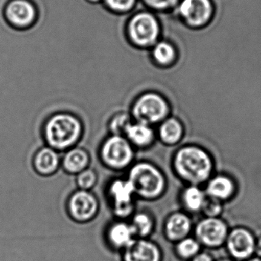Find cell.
Returning a JSON list of instances; mask_svg holds the SVG:
<instances>
[{"mask_svg":"<svg viewBox=\"0 0 261 261\" xmlns=\"http://www.w3.org/2000/svg\"><path fill=\"white\" fill-rule=\"evenodd\" d=\"M42 134L46 146L58 152L67 151L81 141L84 125L73 113L59 112L46 119Z\"/></svg>","mask_w":261,"mask_h":261,"instance_id":"6da1fadb","label":"cell"},{"mask_svg":"<svg viewBox=\"0 0 261 261\" xmlns=\"http://www.w3.org/2000/svg\"><path fill=\"white\" fill-rule=\"evenodd\" d=\"M162 24L157 14L148 9L134 11L124 25L127 42L139 50H150L162 38Z\"/></svg>","mask_w":261,"mask_h":261,"instance_id":"7a4b0ae2","label":"cell"},{"mask_svg":"<svg viewBox=\"0 0 261 261\" xmlns=\"http://www.w3.org/2000/svg\"><path fill=\"white\" fill-rule=\"evenodd\" d=\"M126 178L131 182L136 196L144 199H156L165 187L161 172L153 164L144 161L132 164Z\"/></svg>","mask_w":261,"mask_h":261,"instance_id":"3957f363","label":"cell"},{"mask_svg":"<svg viewBox=\"0 0 261 261\" xmlns=\"http://www.w3.org/2000/svg\"><path fill=\"white\" fill-rule=\"evenodd\" d=\"M175 166L179 174L185 180L199 184L208 179L212 164L208 155L196 147H185L178 152Z\"/></svg>","mask_w":261,"mask_h":261,"instance_id":"277c9868","label":"cell"},{"mask_svg":"<svg viewBox=\"0 0 261 261\" xmlns=\"http://www.w3.org/2000/svg\"><path fill=\"white\" fill-rule=\"evenodd\" d=\"M173 13L187 29L202 30L216 18V3L214 0H180Z\"/></svg>","mask_w":261,"mask_h":261,"instance_id":"5b68a950","label":"cell"},{"mask_svg":"<svg viewBox=\"0 0 261 261\" xmlns=\"http://www.w3.org/2000/svg\"><path fill=\"white\" fill-rule=\"evenodd\" d=\"M99 156L102 164L110 170L130 168L134 160V147L122 135H110L101 144Z\"/></svg>","mask_w":261,"mask_h":261,"instance_id":"8992f818","label":"cell"},{"mask_svg":"<svg viewBox=\"0 0 261 261\" xmlns=\"http://www.w3.org/2000/svg\"><path fill=\"white\" fill-rule=\"evenodd\" d=\"M168 111V105L162 96L147 93L136 98L132 104L130 114L136 122L151 126L165 119Z\"/></svg>","mask_w":261,"mask_h":261,"instance_id":"52a82bcc","label":"cell"},{"mask_svg":"<svg viewBox=\"0 0 261 261\" xmlns=\"http://www.w3.org/2000/svg\"><path fill=\"white\" fill-rule=\"evenodd\" d=\"M5 21L16 30H27L36 24L38 7L32 0H8L3 9Z\"/></svg>","mask_w":261,"mask_h":261,"instance_id":"ba28073f","label":"cell"},{"mask_svg":"<svg viewBox=\"0 0 261 261\" xmlns=\"http://www.w3.org/2000/svg\"><path fill=\"white\" fill-rule=\"evenodd\" d=\"M107 194L116 216L126 218L133 214L136 194L127 178L113 179L107 187Z\"/></svg>","mask_w":261,"mask_h":261,"instance_id":"9c48e42d","label":"cell"},{"mask_svg":"<svg viewBox=\"0 0 261 261\" xmlns=\"http://www.w3.org/2000/svg\"><path fill=\"white\" fill-rule=\"evenodd\" d=\"M67 212L74 220L87 222L94 219L99 211L98 198L91 191L78 190L67 200Z\"/></svg>","mask_w":261,"mask_h":261,"instance_id":"30bf717a","label":"cell"},{"mask_svg":"<svg viewBox=\"0 0 261 261\" xmlns=\"http://www.w3.org/2000/svg\"><path fill=\"white\" fill-rule=\"evenodd\" d=\"M196 233L201 243L211 248L221 246L228 236L225 222L216 218H208L199 222Z\"/></svg>","mask_w":261,"mask_h":261,"instance_id":"8fae6325","label":"cell"},{"mask_svg":"<svg viewBox=\"0 0 261 261\" xmlns=\"http://www.w3.org/2000/svg\"><path fill=\"white\" fill-rule=\"evenodd\" d=\"M227 247L233 257L237 260H247L255 252L256 242L248 230L237 228L227 238Z\"/></svg>","mask_w":261,"mask_h":261,"instance_id":"7c38bea8","label":"cell"},{"mask_svg":"<svg viewBox=\"0 0 261 261\" xmlns=\"http://www.w3.org/2000/svg\"><path fill=\"white\" fill-rule=\"evenodd\" d=\"M34 170L40 176H50L61 167V158L58 151L49 146L37 150L32 159Z\"/></svg>","mask_w":261,"mask_h":261,"instance_id":"4fadbf2b","label":"cell"},{"mask_svg":"<svg viewBox=\"0 0 261 261\" xmlns=\"http://www.w3.org/2000/svg\"><path fill=\"white\" fill-rule=\"evenodd\" d=\"M124 261H161V253L153 242L144 239H136L126 248Z\"/></svg>","mask_w":261,"mask_h":261,"instance_id":"5bb4252c","label":"cell"},{"mask_svg":"<svg viewBox=\"0 0 261 261\" xmlns=\"http://www.w3.org/2000/svg\"><path fill=\"white\" fill-rule=\"evenodd\" d=\"M90 156L83 147H75L67 150L61 158V167L68 174L77 175L90 166Z\"/></svg>","mask_w":261,"mask_h":261,"instance_id":"9a60e30c","label":"cell"},{"mask_svg":"<svg viewBox=\"0 0 261 261\" xmlns=\"http://www.w3.org/2000/svg\"><path fill=\"white\" fill-rule=\"evenodd\" d=\"M136 233L131 224L117 222L112 224L107 231V238L110 245L118 249L128 248L135 240Z\"/></svg>","mask_w":261,"mask_h":261,"instance_id":"2e32d148","label":"cell"},{"mask_svg":"<svg viewBox=\"0 0 261 261\" xmlns=\"http://www.w3.org/2000/svg\"><path fill=\"white\" fill-rule=\"evenodd\" d=\"M124 136L133 147L144 148L153 142L154 132L150 125L133 120L127 126Z\"/></svg>","mask_w":261,"mask_h":261,"instance_id":"e0dca14e","label":"cell"},{"mask_svg":"<svg viewBox=\"0 0 261 261\" xmlns=\"http://www.w3.org/2000/svg\"><path fill=\"white\" fill-rule=\"evenodd\" d=\"M150 57L157 65L170 66L177 59L176 46L165 38L159 40L150 50Z\"/></svg>","mask_w":261,"mask_h":261,"instance_id":"ac0fdd59","label":"cell"},{"mask_svg":"<svg viewBox=\"0 0 261 261\" xmlns=\"http://www.w3.org/2000/svg\"><path fill=\"white\" fill-rule=\"evenodd\" d=\"M191 221L188 216L181 213L173 215L165 225V232L169 239L181 241L185 239L191 231Z\"/></svg>","mask_w":261,"mask_h":261,"instance_id":"d6986e66","label":"cell"},{"mask_svg":"<svg viewBox=\"0 0 261 261\" xmlns=\"http://www.w3.org/2000/svg\"><path fill=\"white\" fill-rule=\"evenodd\" d=\"M234 190L232 182L228 178L218 176L210 182L208 193L213 199H228Z\"/></svg>","mask_w":261,"mask_h":261,"instance_id":"ffe728a7","label":"cell"},{"mask_svg":"<svg viewBox=\"0 0 261 261\" xmlns=\"http://www.w3.org/2000/svg\"><path fill=\"white\" fill-rule=\"evenodd\" d=\"M139 0H104L102 4L110 13L116 15H130L136 11Z\"/></svg>","mask_w":261,"mask_h":261,"instance_id":"44dd1931","label":"cell"},{"mask_svg":"<svg viewBox=\"0 0 261 261\" xmlns=\"http://www.w3.org/2000/svg\"><path fill=\"white\" fill-rule=\"evenodd\" d=\"M182 128L180 123L173 119L165 121L159 128L161 139L167 144H173L180 139Z\"/></svg>","mask_w":261,"mask_h":261,"instance_id":"7402d4cb","label":"cell"},{"mask_svg":"<svg viewBox=\"0 0 261 261\" xmlns=\"http://www.w3.org/2000/svg\"><path fill=\"white\" fill-rule=\"evenodd\" d=\"M132 226L136 233V237H147L153 231V222L152 218L147 213H136L132 218Z\"/></svg>","mask_w":261,"mask_h":261,"instance_id":"603a6c76","label":"cell"},{"mask_svg":"<svg viewBox=\"0 0 261 261\" xmlns=\"http://www.w3.org/2000/svg\"><path fill=\"white\" fill-rule=\"evenodd\" d=\"M180 0H139L145 9L156 14L173 13Z\"/></svg>","mask_w":261,"mask_h":261,"instance_id":"cb8c5ba5","label":"cell"},{"mask_svg":"<svg viewBox=\"0 0 261 261\" xmlns=\"http://www.w3.org/2000/svg\"><path fill=\"white\" fill-rule=\"evenodd\" d=\"M205 201L203 193L197 187H190L184 193V202L191 211L196 212L202 210Z\"/></svg>","mask_w":261,"mask_h":261,"instance_id":"d4e9b609","label":"cell"},{"mask_svg":"<svg viewBox=\"0 0 261 261\" xmlns=\"http://www.w3.org/2000/svg\"><path fill=\"white\" fill-rule=\"evenodd\" d=\"M131 115L127 113H119L110 119L108 123V128L110 135H122L124 136V132L127 126L133 122Z\"/></svg>","mask_w":261,"mask_h":261,"instance_id":"484cf974","label":"cell"},{"mask_svg":"<svg viewBox=\"0 0 261 261\" xmlns=\"http://www.w3.org/2000/svg\"><path fill=\"white\" fill-rule=\"evenodd\" d=\"M199 250L200 245L199 242L191 238H185L179 241L176 247L178 254L184 259L193 258L199 254Z\"/></svg>","mask_w":261,"mask_h":261,"instance_id":"4316f807","label":"cell"},{"mask_svg":"<svg viewBox=\"0 0 261 261\" xmlns=\"http://www.w3.org/2000/svg\"><path fill=\"white\" fill-rule=\"evenodd\" d=\"M98 180V173L90 167L76 175V184L78 190L90 191L97 185Z\"/></svg>","mask_w":261,"mask_h":261,"instance_id":"83f0119b","label":"cell"},{"mask_svg":"<svg viewBox=\"0 0 261 261\" xmlns=\"http://www.w3.org/2000/svg\"><path fill=\"white\" fill-rule=\"evenodd\" d=\"M202 208L205 211V214L209 216V218H215V216H217L221 211L220 205L215 201V199L212 200L205 201V205Z\"/></svg>","mask_w":261,"mask_h":261,"instance_id":"f1b7e54d","label":"cell"},{"mask_svg":"<svg viewBox=\"0 0 261 261\" xmlns=\"http://www.w3.org/2000/svg\"><path fill=\"white\" fill-rule=\"evenodd\" d=\"M193 261H213V260L209 254H206V253H201L193 257Z\"/></svg>","mask_w":261,"mask_h":261,"instance_id":"f546056e","label":"cell"},{"mask_svg":"<svg viewBox=\"0 0 261 261\" xmlns=\"http://www.w3.org/2000/svg\"><path fill=\"white\" fill-rule=\"evenodd\" d=\"M255 252L257 253V255L261 257V236L259 238L258 241L256 242Z\"/></svg>","mask_w":261,"mask_h":261,"instance_id":"4dcf8cb0","label":"cell"},{"mask_svg":"<svg viewBox=\"0 0 261 261\" xmlns=\"http://www.w3.org/2000/svg\"><path fill=\"white\" fill-rule=\"evenodd\" d=\"M85 1L90 4H99V3H102L104 0H85Z\"/></svg>","mask_w":261,"mask_h":261,"instance_id":"1f68e13d","label":"cell"},{"mask_svg":"<svg viewBox=\"0 0 261 261\" xmlns=\"http://www.w3.org/2000/svg\"><path fill=\"white\" fill-rule=\"evenodd\" d=\"M248 261H261L260 260V259H258V258H254V259H251V260H249Z\"/></svg>","mask_w":261,"mask_h":261,"instance_id":"d6a6232c","label":"cell"},{"mask_svg":"<svg viewBox=\"0 0 261 261\" xmlns=\"http://www.w3.org/2000/svg\"><path fill=\"white\" fill-rule=\"evenodd\" d=\"M221 261H230V260H221Z\"/></svg>","mask_w":261,"mask_h":261,"instance_id":"836d02e7","label":"cell"}]
</instances>
